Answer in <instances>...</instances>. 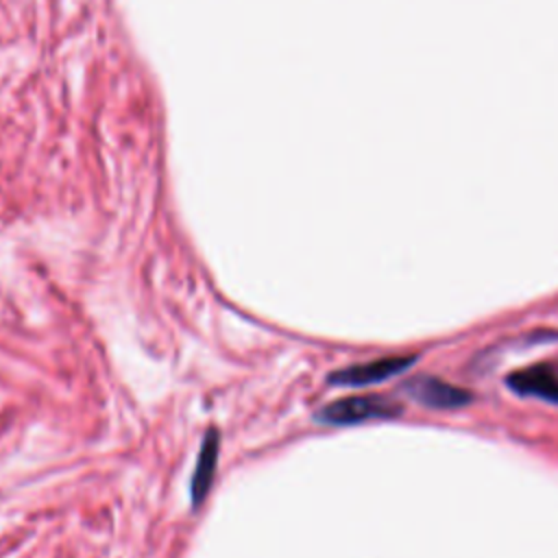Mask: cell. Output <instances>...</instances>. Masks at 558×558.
<instances>
[{"label": "cell", "mask_w": 558, "mask_h": 558, "mask_svg": "<svg viewBox=\"0 0 558 558\" xmlns=\"http://www.w3.org/2000/svg\"><path fill=\"white\" fill-rule=\"evenodd\" d=\"M416 362V355H386L377 357L371 362L353 364L340 371H333L329 375V384L333 386H347V388H362V386H373L379 381H386L395 375H401L410 371Z\"/></svg>", "instance_id": "7a4b0ae2"}, {"label": "cell", "mask_w": 558, "mask_h": 558, "mask_svg": "<svg viewBox=\"0 0 558 558\" xmlns=\"http://www.w3.org/2000/svg\"><path fill=\"white\" fill-rule=\"evenodd\" d=\"M405 392L425 408L432 410H458L473 401V395L460 386L432 375H418L405 381Z\"/></svg>", "instance_id": "3957f363"}, {"label": "cell", "mask_w": 558, "mask_h": 558, "mask_svg": "<svg viewBox=\"0 0 558 558\" xmlns=\"http://www.w3.org/2000/svg\"><path fill=\"white\" fill-rule=\"evenodd\" d=\"M403 408L384 395H353L327 403L318 412V421L327 425H357L377 418L399 416Z\"/></svg>", "instance_id": "6da1fadb"}, {"label": "cell", "mask_w": 558, "mask_h": 558, "mask_svg": "<svg viewBox=\"0 0 558 558\" xmlns=\"http://www.w3.org/2000/svg\"><path fill=\"white\" fill-rule=\"evenodd\" d=\"M506 384L519 397H534L558 405V373L551 366L536 364L514 371L508 375Z\"/></svg>", "instance_id": "277c9868"}, {"label": "cell", "mask_w": 558, "mask_h": 558, "mask_svg": "<svg viewBox=\"0 0 558 558\" xmlns=\"http://www.w3.org/2000/svg\"><path fill=\"white\" fill-rule=\"evenodd\" d=\"M218 451H220V434L216 429H207L198 458H196V466L192 473V484H190V495H192V504L198 506L205 501L214 475H216V462H218Z\"/></svg>", "instance_id": "5b68a950"}]
</instances>
